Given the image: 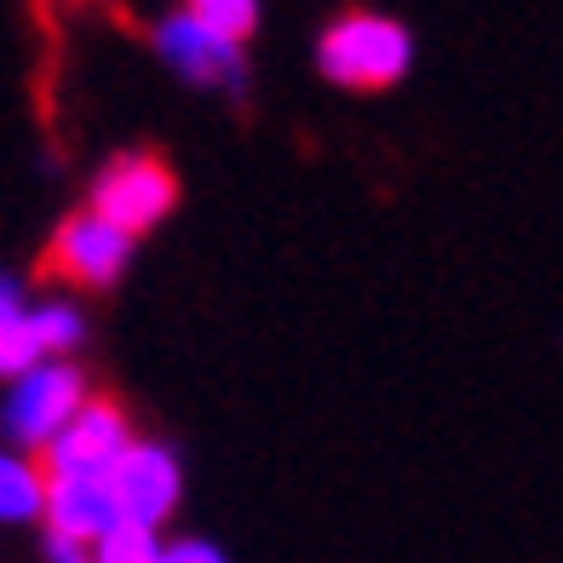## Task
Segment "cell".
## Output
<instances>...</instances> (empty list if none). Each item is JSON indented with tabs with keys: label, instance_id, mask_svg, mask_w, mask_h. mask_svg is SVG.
Segmentation results:
<instances>
[{
	"label": "cell",
	"instance_id": "6da1fadb",
	"mask_svg": "<svg viewBox=\"0 0 563 563\" xmlns=\"http://www.w3.org/2000/svg\"><path fill=\"white\" fill-rule=\"evenodd\" d=\"M415 64V41L386 12H345L317 41V69L351 92H386Z\"/></svg>",
	"mask_w": 563,
	"mask_h": 563
},
{
	"label": "cell",
	"instance_id": "7a4b0ae2",
	"mask_svg": "<svg viewBox=\"0 0 563 563\" xmlns=\"http://www.w3.org/2000/svg\"><path fill=\"white\" fill-rule=\"evenodd\" d=\"M178 201V178L162 156L150 150H133V156H115L92 185V213L115 224L121 236H139V230L162 224Z\"/></svg>",
	"mask_w": 563,
	"mask_h": 563
},
{
	"label": "cell",
	"instance_id": "3957f363",
	"mask_svg": "<svg viewBox=\"0 0 563 563\" xmlns=\"http://www.w3.org/2000/svg\"><path fill=\"white\" fill-rule=\"evenodd\" d=\"M81 402H87L81 368H69V363H35L30 374H18L7 408H0V426H7L12 443L46 449L75 415H81Z\"/></svg>",
	"mask_w": 563,
	"mask_h": 563
},
{
	"label": "cell",
	"instance_id": "277c9868",
	"mask_svg": "<svg viewBox=\"0 0 563 563\" xmlns=\"http://www.w3.org/2000/svg\"><path fill=\"white\" fill-rule=\"evenodd\" d=\"M126 449H133V431H126L121 402L92 397V402H81V415L46 443V466H53L46 477H110V466Z\"/></svg>",
	"mask_w": 563,
	"mask_h": 563
},
{
	"label": "cell",
	"instance_id": "5b68a950",
	"mask_svg": "<svg viewBox=\"0 0 563 563\" xmlns=\"http://www.w3.org/2000/svg\"><path fill=\"white\" fill-rule=\"evenodd\" d=\"M126 260H133V236H121L115 224H104L87 208V213H69L58 224V236H53L41 265L64 282H81V288H110L126 271Z\"/></svg>",
	"mask_w": 563,
	"mask_h": 563
},
{
	"label": "cell",
	"instance_id": "8992f818",
	"mask_svg": "<svg viewBox=\"0 0 563 563\" xmlns=\"http://www.w3.org/2000/svg\"><path fill=\"white\" fill-rule=\"evenodd\" d=\"M110 495H115V511L126 523L156 529L167 511L178 506V460H173V449L133 443L110 466Z\"/></svg>",
	"mask_w": 563,
	"mask_h": 563
},
{
	"label": "cell",
	"instance_id": "52a82bcc",
	"mask_svg": "<svg viewBox=\"0 0 563 563\" xmlns=\"http://www.w3.org/2000/svg\"><path fill=\"white\" fill-rule=\"evenodd\" d=\"M156 53L167 58L173 75H185V81H196V87H230V92H236V87L247 81L242 46L208 35V30H201V23H190L185 12L167 18L162 30H156Z\"/></svg>",
	"mask_w": 563,
	"mask_h": 563
},
{
	"label": "cell",
	"instance_id": "ba28073f",
	"mask_svg": "<svg viewBox=\"0 0 563 563\" xmlns=\"http://www.w3.org/2000/svg\"><path fill=\"white\" fill-rule=\"evenodd\" d=\"M121 518L110 477H46V529L64 534V541L92 547L98 534Z\"/></svg>",
	"mask_w": 563,
	"mask_h": 563
},
{
	"label": "cell",
	"instance_id": "9c48e42d",
	"mask_svg": "<svg viewBox=\"0 0 563 563\" xmlns=\"http://www.w3.org/2000/svg\"><path fill=\"white\" fill-rule=\"evenodd\" d=\"M35 363H46L41 345H35V322L30 311H23V299H18V282L12 276H0V374H30Z\"/></svg>",
	"mask_w": 563,
	"mask_h": 563
},
{
	"label": "cell",
	"instance_id": "30bf717a",
	"mask_svg": "<svg viewBox=\"0 0 563 563\" xmlns=\"http://www.w3.org/2000/svg\"><path fill=\"white\" fill-rule=\"evenodd\" d=\"M46 511V472L23 454H0V523H30Z\"/></svg>",
	"mask_w": 563,
	"mask_h": 563
},
{
	"label": "cell",
	"instance_id": "8fae6325",
	"mask_svg": "<svg viewBox=\"0 0 563 563\" xmlns=\"http://www.w3.org/2000/svg\"><path fill=\"white\" fill-rule=\"evenodd\" d=\"M185 18L201 23L208 35L242 46L253 30H260V0H185Z\"/></svg>",
	"mask_w": 563,
	"mask_h": 563
},
{
	"label": "cell",
	"instance_id": "7c38bea8",
	"mask_svg": "<svg viewBox=\"0 0 563 563\" xmlns=\"http://www.w3.org/2000/svg\"><path fill=\"white\" fill-rule=\"evenodd\" d=\"M92 563H162V541H156V529L115 518V523L92 541Z\"/></svg>",
	"mask_w": 563,
	"mask_h": 563
},
{
	"label": "cell",
	"instance_id": "4fadbf2b",
	"mask_svg": "<svg viewBox=\"0 0 563 563\" xmlns=\"http://www.w3.org/2000/svg\"><path fill=\"white\" fill-rule=\"evenodd\" d=\"M30 322H35V345H41L46 363H53L58 351L81 345V311H75V305H64V299H46L41 311H30Z\"/></svg>",
	"mask_w": 563,
	"mask_h": 563
},
{
	"label": "cell",
	"instance_id": "5bb4252c",
	"mask_svg": "<svg viewBox=\"0 0 563 563\" xmlns=\"http://www.w3.org/2000/svg\"><path fill=\"white\" fill-rule=\"evenodd\" d=\"M162 563H230L213 541H173L162 547Z\"/></svg>",
	"mask_w": 563,
	"mask_h": 563
},
{
	"label": "cell",
	"instance_id": "9a60e30c",
	"mask_svg": "<svg viewBox=\"0 0 563 563\" xmlns=\"http://www.w3.org/2000/svg\"><path fill=\"white\" fill-rule=\"evenodd\" d=\"M41 558H46V563H92V547H81V541H64V534H46Z\"/></svg>",
	"mask_w": 563,
	"mask_h": 563
}]
</instances>
